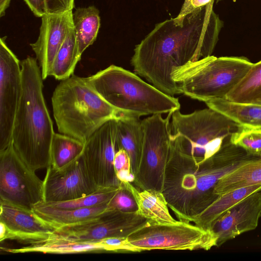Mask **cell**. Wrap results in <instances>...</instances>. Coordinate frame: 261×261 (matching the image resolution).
I'll list each match as a JSON object with an SVG mask.
<instances>
[{
    "label": "cell",
    "instance_id": "1",
    "mask_svg": "<svg viewBox=\"0 0 261 261\" xmlns=\"http://www.w3.org/2000/svg\"><path fill=\"white\" fill-rule=\"evenodd\" d=\"M214 1L186 15L155 25L136 46L131 64L135 73L173 96L180 91L171 73L175 68L212 56L223 21L213 10Z\"/></svg>",
    "mask_w": 261,
    "mask_h": 261
},
{
    "label": "cell",
    "instance_id": "2",
    "mask_svg": "<svg viewBox=\"0 0 261 261\" xmlns=\"http://www.w3.org/2000/svg\"><path fill=\"white\" fill-rule=\"evenodd\" d=\"M230 137L204 161L183 152L171 143L163 193L179 220L192 222L218 197L214 193L218 181L256 157L233 144Z\"/></svg>",
    "mask_w": 261,
    "mask_h": 261
},
{
    "label": "cell",
    "instance_id": "3",
    "mask_svg": "<svg viewBox=\"0 0 261 261\" xmlns=\"http://www.w3.org/2000/svg\"><path fill=\"white\" fill-rule=\"evenodd\" d=\"M22 88L12 134V143L32 169L51 165L50 148L55 132L43 93V77L36 58L20 61Z\"/></svg>",
    "mask_w": 261,
    "mask_h": 261
},
{
    "label": "cell",
    "instance_id": "4",
    "mask_svg": "<svg viewBox=\"0 0 261 261\" xmlns=\"http://www.w3.org/2000/svg\"><path fill=\"white\" fill-rule=\"evenodd\" d=\"M51 104L58 132L84 143L106 122L123 114L99 95L87 77L75 74L57 86Z\"/></svg>",
    "mask_w": 261,
    "mask_h": 261
},
{
    "label": "cell",
    "instance_id": "5",
    "mask_svg": "<svg viewBox=\"0 0 261 261\" xmlns=\"http://www.w3.org/2000/svg\"><path fill=\"white\" fill-rule=\"evenodd\" d=\"M87 79L106 101L123 114L140 117L168 114L180 107L178 98L145 82L136 73L115 65Z\"/></svg>",
    "mask_w": 261,
    "mask_h": 261
},
{
    "label": "cell",
    "instance_id": "6",
    "mask_svg": "<svg viewBox=\"0 0 261 261\" xmlns=\"http://www.w3.org/2000/svg\"><path fill=\"white\" fill-rule=\"evenodd\" d=\"M252 64L244 57L210 56L174 68L171 76L181 93L205 102L225 99Z\"/></svg>",
    "mask_w": 261,
    "mask_h": 261
},
{
    "label": "cell",
    "instance_id": "7",
    "mask_svg": "<svg viewBox=\"0 0 261 261\" xmlns=\"http://www.w3.org/2000/svg\"><path fill=\"white\" fill-rule=\"evenodd\" d=\"M171 120L172 144L183 152L202 161L216 153L224 140L242 127L208 107L188 114L176 110Z\"/></svg>",
    "mask_w": 261,
    "mask_h": 261
},
{
    "label": "cell",
    "instance_id": "8",
    "mask_svg": "<svg viewBox=\"0 0 261 261\" xmlns=\"http://www.w3.org/2000/svg\"><path fill=\"white\" fill-rule=\"evenodd\" d=\"M174 112L164 118L152 115L142 120L144 140L134 182L141 190L163 192L167 163L171 146L170 120Z\"/></svg>",
    "mask_w": 261,
    "mask_h": 261
},
{
    "label": "cell",
    "instance_id": "9",
    "mask_svg": "<svg viewBox=\"0 0 261 261\" xmlns=\"http://www.w3.org/2000/svg\"><path fill=\"white\" fill-rule=\"evenodd\" d=\"M142 251L151 250H209L217 247V238L211 229L191 222L158 223L149 221L127 237Z\"/></svg>",
    "mask_w": 261,
    "mask_h": 261
},
{
    "label": "cell",
    "instance_id": "10",
    "mask_svg": "<svg viewBox=\"0 0 261 261\" xmlns=\"http://www.w3.org/2000/svg\"><path fill=\"white\" fill-rule=\"evenodd\" d=\"M11 143L0 151V201L29 211L43 201V180Z\"/></svg>",
    "mask_w": 261,
    "mask_h": 261
},
{
    "label": "cell",
    "instance_id": "11",
    "mask_svg": "<svg viewBox=\"0 0 261 261\" xmlns=\"http://www.w3.org/2000/svg\"><path fill=\"white\" fill-rule=\"evenodd\" d=\"M120 149L117 135V119L110 120L85 142L82 154L88 172L99 188L119 187L114 159Z\"/></svg>",
    "mask_w": 261,
    "mask_h": 261
},
{
    "label": "cell",
    "instance_id": "12",
    "mask_svg": "<svg viewBox=\"0 0 261 261\" xmlns=\"http://www.w3.org/2000/svg\"><path fill=\"white\" fill-rule=\"evenodd\" d=\"M0 39V151L12 143L15 117L22 88L20 61Z\"/></svg>",
    "mask_w": 261,
    "mask_h": 261
},
{
    "label": "cell",
    "instance_id": "13",
    "mask_svg": "<svg viewBox=\"0 0 261 261\" xmlns=\"http://www.w3.org/2000/svg\"><path fill=\"white\" fill-rule=\"evenodd\" d=\"M147 221L136 212L127 213L109 209L89 220L55 231L75 240L96 241L108 238H127Z\"/></svg>",
    "mask_w": 261,
    "mask_h": 261
},
{
    "label": "cell",
    "instance_id": "14",
    "mask_svg": "<svg viewBox=\"0 0 261 261\" xmlns=\"http://www.w3.org/2000/svg\"><path fill=\"white\" fill-rule=\"evenodd\" d=\"M99 189L90 175L82 155L60 170L50 165L43 180V201H66L83 197Z\"/></svg>",
    "mask_w": 261,
    "mask_h": 261
},
{
    "label": "cell",
    "instance_id": "15",
    "mask_svg": "<svg viewBox=\"0 0 261 261\" xmlns=\"http://www.w3.org/2000/svg\"><path fill=\"white\" fill-rule=\"evenodd\" d=\"M72 11L44 14L37 40L30 44L35 53L43 80L49 76L54 59L70 31L73 29Z\"/></svg>",
    "mask_w": 261,
    "mask_h": 261
},
{
    "label": "cell",
    "instance_id": "16",
    "mask_svg": "<svg viewBox=\"0 0 261 261\" xmlns=\"http://www.w3.org/2000/svg\"><path fill=\"white\" fill-rule=\"evenodd\" d=\"M260 217L261 191H259L237 203L212 224L210 229L217 238V247L255 229Z\"/></svg>",
    "mask_w": 261,
    "mask_h": 261
},
{
    "label": "cell",
    "instance_id": "17",
    "mask_svg": "<svg viewBox=\"0 0 261 261\" xmlns=\"http://www.w3.org/2000/svg\"><path fill=\"white\" fill-rule=\"evenodd\" d=\"M0 221L7 227L2 242L8 239L15 240L30 244L46 239L55 231L38 218L32 211L2 201Z\"/></svg>",
    "mask_w": 261,
    "mask_h": 261
},
{
    "label": "cell",
    "instance_id": "18",
    "mask_svg": "<svg viewBox=\"0 0 261 261\" xmlns=\"http://www.w3.org/2000/svg\"><path fill=\"white\" fill-rule=\"evenodd\" d=\"M11 253L41 252L43 253L70 254L88 252H112L101 241L75 240L53 232L46 239L30 244L19 248H1Z\"/></svg>",
    "mask_w": 261,
    "mask_h": 261
},
{
    "label": "cell",
    "instance_id": "19",
    "mask_svg": "<svg viewBox=\"0 0 261 261\" xmlns=\"http://www.w3.org/2000/svg\"><path fill=\"white\" fill-rule=\"evenodd\" d=\"M109 209L111 208L108 204L83 208H58L49 206L43 201L32 207L35 216L55 231L89 220Z\"/></svg>",
    "mask_w": 261,
    "mask_h": 261
},
{
    "label": "cell",
    "instance_id": "20",
    "mask_svg": "<svg viewBox=\"0 0 261 261\" xmlns=\"http://www.w3.org/2000/svg\"><path fill=\"white\" fill-rule=\"evenodd\" d=\"M117 135L120 149L128 154L131 172L136 174L140 161L144 140V128L140 117L123 114L117 119Z\"/></svg>",
    "mask_w": 261,
    "mask_h": 261
},
{
    "label": "cell",
    "instance_id": "21",
    "mask_svg": "<svg viewBox=\"0 0 261 261\" xmlns=\"http://www.w3.org/2000/svg\"><path fill=\"white\" fill-rule=\"evenodd\" d=\"M122 183L132 192L137 204L136 213L138 215L155 223L170 224L177 222L170 214L163 192L137 189L130 182Z\"/></svg>",
    "mask_w": 261,
    "mask_h": 261
},
{
    "label": "cell",
    "instance_id": "22",
    "mask_svg": "<svg viewBox=\"0 0 261 261\" xmlns=\"http://www.w3.org/2000/svg\"><path fill=\"white\" fill-rule=\"evenodd\" d=\"M207 107L225 115L242 127L261 129V101L234 102L226 99L205 102Z\"/></svg>",
    "mask_w": 261,
    "mask_h": 261
},
{
    "label": "cell",
    "instance_id": "23",
    "mask_svg": "<svg viewBox=\"0 0 261 261\" xmlns=\"http://www.w3.org/2000/svg\"><path fill=\"white\" fill-rule=\"evenodd\" d=\"M261 184V156L245 162L221 178L214 193L219 196L240 188Z\"/></svg>",
    "mask_w": 261,
    "mask_h": 261
},
{
    "label": "cell",
    "instance_id": "24",
    "mask_svg": "<svg viewBox=\"0 0 261 261\" xmlns=\"http://www.w3.org/2000/svg\"><path fill=\"white\" fill-rule=\"evenodd\" d=\"M259 191H261V184L236 189L219 196L192 222L203 229H210L217 219L237 203Z\"/></svg>",
    "mask_w": 261,
    "mask_h": 261
},
{
    "label": "cell",
    "instance_id": "25",
    "mask_svg": "<svg viewBox=\"0 0 261 261\" xmlns=\"http://www.w3.org/2000/svg\"><path fill=\"white\" fill-rule=\"evenodd\" d=\"M74 30L80 53L95 41L100 25L99 11L94 6L79 7L72 13Z\"/></svg>",
    "mask_w": 261,
    "mask_h": 261
},
{
    "label": "cell",
    "instance_id": "26",
    "mask_svg": "<svg viewBox=\"0 0 261 261\" xmlns=\"http://www.w3.org/2000/svg\"><path fill=\"white\" fill-rule=\"evenodd\" d=\"M81 56L73 28L68 34L54 59L49 76L60 81L69 78L73 74Z\"/></svg>",
    "mask_w": 261,
    "mask_h": 261
},
{
    "label": "cell",
    "instance_id": "27",
    "mask_svg": "<svg viewBox=\"0 0 261 261\" xmlns=\"http://www.w3.org/2000/svg\"><path fill=\"white\" fill-rule=\"evenodd\" d=\"M85 143L61 133H55L51 144V166L60 170L70 165L83 154Z\"/></svg>",
    "mask_w": 261,
    "mask_h": 261
},
{
    "label": "cell",
    "instance_id": "28",
    "mask_svg": "<svg viewBox=\"0 0 261 261\" xmlns=\"http://www.w3.org/2000/svg\"><path fill=\"white\" fill-rule=\"evenodd\" d=\"M225 99L238 103L261 101V61L253 63L246 74L228 94Z\"/></svg>",
    "mask_w": 261,
    "mask_h": 261
},
{
    "label": "cell",
    "instance_id": "29",
    "mask_svg": "<svg viewBox=\"0 0 261 261\" xmlns=\"http://www.w3.org/2000/svg\"><path fill=\"white\" fill-rule=\"evenodd\" d=\"M120 187L99 188L97 191L91 194L74 200L45 203L51 206L63 208L89 207L108 204L119 190Z\"/></svg>",
    "mask_w": 261,
    "mask_h": 261
},
{
    "label": "cell",
    "instance_id": "30",
    "mask_svg": "<svg viewBox=\"0 0 261 261\" xmlns=\"http://www.w3.org/2000/svg\"><path fill=\"white\" fill-rule=\"evenodd\" d=\"M230 140L248 154L261 156V129L242 127L230 136Z\"/></svg>",
    "mask_w": 261,
    "mask_h": 261
},
{
    "label": "cell",
    "instance_id": "31",
    "mask_svg": "<svg viewBox=\"0 0 261 261\" xmlns=\"http://www.w3.org/2000/svg\"><path fill=\"white\" fill-rule=\"evenodd\" d=\"M108 205L111 209L123 212H136L138 210L137 202L132 192L122 182Z\"/></svg>",
    "mask_w": 261,
    "mask_h": 261
},
{
    "label": "cell",
    "instance_id": "32",
    "mask_svg": "<svg viewBox=\"0 0 261 261\" xmlns=\"http://www.w3.org/2000/svg\"><path fill=\"white\" fill-rule=\"evenodd\" d=\"M114 167L117 178L121 182L134 181L135 177L131 172L130 159L124 149H120L116 152Z\"/></svg>",
    "mask_w": 261,
    "mask_h": 261
},
{
    "label": "cell",
    "instance_id": "33",
    "mask_svg": "<svg viewBox=\"0 0 261 261\" xmlns=\"http://www.w3.org/2000/svg\"><path fill=\"white\" fill-rule=\"evenodd\" d=\"M45 13L58 14L72 11L74 0H44Z\"/></svg>",
    "mask_w": 261,
    "mask_h": 261
},
{
    "label": "cell",
    "instance_id": "34",
    "mask_svg": "<svg viewBox=\"0 0 261 261\" xmlns=\"http://www.w3.org/2000/svg\"><path fill=\"white\" fill-rule=\"evenodd\" d=\"M214 0H185L178 16L174 18L177 22H181L185 17L195 10L203 7Z\"/></svg>",
    "mask_w": 261,
    "mask_h": 261
},
{
    "label": "cell",
    "instance_id": "35",
    "mask_svg": "<svg viewBox=\"0 0 261 261\" xmlns=\"http://www.w3.org/2000/svg\"><path fill=\"white\" fill-rule=\"evenodd\" d=\"M34 15L42 17L45 13L44 0H24Z\"/></svg>",
    "mask_w": 261,
    "mask_h": 261
},
{
    "label": "cell",
    "instance_id": "36",
    "mask_svg": "<svg viewBox=\"0 0 261 261\" xmlns=\"http://www.w3.org/2000/svg\"><path fill=\"white\" fill-rule=\"evenodd\" d=\"M11 0H0V17L5 15V12L9 7Z\"/></svg>",
    "mask_w": 261,
    "mask_h": 261
},
{
    "label": "cell",
    "instance_id": "37",
    "mask_svg": "<svg viewBox=\"0 0 261 261\" xmlns=\"http://www.w3.org/2000/svg\"><path fill=\"white\" fill-rule=\"evenodd\" d=\"M7 230L6 225L2 222L0 221V241L2 242L4 237Z\"/></svg>",
    "mask_w": 261,
    "mask_h": 261
},
{
    "label": "cell",
    "instance_id": "38",
    "mask_svg": "<svg viewBox=\"0 0 261 261\" xmlns=\"http://www.w3.org/2000/svg\"><path fill=\"white\" fill-rule=\"evenodd\" d=\"M219 1V0H217V1Z\"/></svg>",
    "mask_w": 261,
    "mask_h": 261
}]
</instances>
